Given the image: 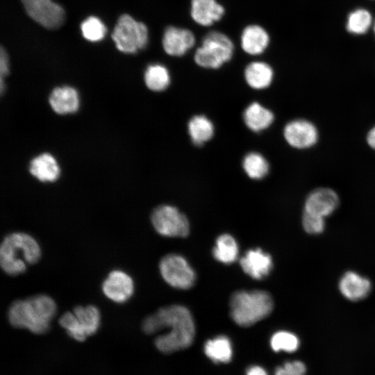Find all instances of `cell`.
<instances>
[{"label": "cell", "mask_w": 375, "mask_h": 375, "mask_svg": "<svg viewBox=\"0 0 375 375\" xmlns=\"http://www.w3.org/2000/svg\"><path fill=\"white\" fill-rule=\"evenodd\" d=\"M339 203L338 194L333 189L318 187L312 190L306 196L303 211L326 217L333 213Z\"/></svg>", "instance_id": "8fae6325"}, {"label": "cell", "mask_w": 375, "mask_h": 375, "mask_svg": "<svg viewBox=\"0 0 375 375\" xmlns=\"http://www.w3.org/2000/svg\"><path fill=\"white\" fill-rule=\"evenodd\" d=\"M188 132L192 142L201 146L212 138L215 126L207 116L195 115L188 122Z\"/></svg>", "instance_id": "7402d4cb"}, {"label": "cell", "mask_w": 375, "mask_h": 375, "mask_svg": "<svg viewBox=\"0 0 375 375\" xmlns=\"http://www.w3.org/2000/svg\"><path fill=\"white\" fill-rule=\"evenodd\" d=\"M365 139L369 148L375 152V124L367 130Z\"/></svg>", "instance_id": "e575fe53"}, {"label": "cell", "mask_w": 375, "mask_h": 375, "mask_svg": "<svg viewBox=\"0 0 375 375\" xmlns=\"http://www.w3.org/2000/svg\"><path fill=\"white\" fill-rule=\"evenodd\" d=\"M142 329L152 334L164 328L169 331L155 340L157 349L165 353H172L190 347L194 340L195 326L190 312L184 306L172 305L159 309L146 317Z\"/></svg>", "instance_id": "6da1fadb"}, {"label": "cell", "mask_w": 375, "mask_h": 375, "mask_svg": "<svg viewBox=\"0 0 375 375\" xmlns=\"http://www.w3.org/2000/svg\"><path fill=\"white\" fill-rule=\"evenodd\" d=\"M144 81L149 90L160 92L168 88L171 83V76L165 66L161 64H151L144 72Z\"/></svg>", "instance_id": "cb8c5ba5"}, {"label": "cell", "mask_w": 375, "mask_h": 375, "mask_svg": "<svg viewBox=\"0 0 375 375\" xmlns=\"http://www.w3.org/2000/svg\"><path fill=\"white\" fill-rule=\"evenodd\" d=\"M283 137L286 144L299 151H306L314 148L319 142V128L309 119L294 118L283 126Z\"/></svg>", "instance_id": "52a82bcc"}, {"label": "cell", "mask_w": 375, "mask_h": 375, "mask_svg": "<svg viewBox=\"0 0 375 375\" xmlns=\"http://www.w3.org/2000/svg\"><path fill=\"white\" fill-rule=\"evenodd\" d=\"M9 74V65H8V57L6 50L1 47L0 49V74H1V81H0V88L1 92L3 93L5 85L3 78Z\"/></svg>", "instance_id": "836d02e7"}, {"label": "cell", "mask_w": 375, "mask_h": 375, "mask_svg": "<svg viewBox=\"0 0 375 375\" xmlns=\"http://www.w3.org/2000/svg\"><path fill=\"white\" fill-rule=\"evenodd\" d=\"M30 174L42 183H53L60 176V167L56 158L50 153L35 156L29 162Z\"/></svg>", "instance_id": "9a60e30c"}, {"label": "cell", "mask_w": 375, "mask_h": 375, "mask_svg": "<svg viewBox=\"0 0 375 375\" xmlns=\"http://www.w3.org/2000/svg\"><path fill=\"white\" fill-rule=\"evenodd\" d=\"M112 38L119 51L135 53L146 47L148 29L142 22L135 20L128 14H124L117 20Z\"/></svg>", "instance_id": "8992f818"}, {"label": "cell", "mask_w": 375, "mask_h": 375, "mask_svg": "<svg viewBox=\"0 0 375 375\" xmlns=\"http://www.w3.org/2000/svg\"><path fill=\"white\" fill-rule=\"evenodd\" d=\"M41 249L38 242L25 233H12L7 235L0 247V263L8 274L16 276L24 273L27 265L38 262Z\"/></svg>", "instance_id": "3957f363"}, {"label": "cell", "mask_w": 375, "mask_h": 375, "mask_svg": "<svg viewBox=\"0 0 375 375\" xmlns=\"http://www.w3.org/2000/svg\"><path fill=\"white\" fill-rule=\"evenodd\" d=\"M242 118L245 126L254 133L269 128L274 123L272 110L257 101L249 103L244 109Z\"/></svg>", "instance_id": "e0dca14e"}, {"label": "cell", "mask_w": 375, "mask_h": 375, "mask_svg": "<svg viewBox=\"0 0 375 375\" xmlns=\"http://www.w3.org/2000/svg\"><path fill=\"white\" fill-rule=\"evenodd\" d=\"M224 7L216 0H192L190 15L199 25L208 26L222 19Z\"/></svg>", "instance_id": "d6986e66"}, {"label": "cell", "mask_w": 375, "mask_h": 375, "mask_svg": "<svg viewBox=\"0 0 375 375\" xmlns=\"http://www.w3.org/2000/svg\"><path fill=\"white\" fill-rule=\"evenodd\" d=\"M244 79L247 84L253 90H265L269 88L274 80V72L267 62L254 61L249 63L244 69Z\"/></svg>", "instance_id": "44dd1931"}, {"label": "cell", "mask_w": 375, "mask_h": 375, "mask_svg": "<svg viewBox=\"0 0 375 375\" xmlns=\"http://www.w3.org/2000/svg\"><path fill=\"white\" fill-rule=\"evenodd\" d=\"M246 375H268L267 372L260 366L253 365L248 368Z\"/></svg>", "instance_id": "d590c367"}, {"label": "cell", "mask_w": 375, "mask_h": 375, "mask_svg": "<svg viewBox=\"0 0 375 375\" xmlns=\"http://www.w3.org/2000/svg\"><path fill=\"white\" fill-rule=\"evenodd\" d=\"M49 103L51 108L58 115L75 113L80 107V97L73 87L64 85L55 88L50 93Z\"/></svg>", "instance_id": "5bb4252c"}, {"label": "cell", "mask_w": 375, "mask_h": 375, "mask_svg": "<svg viewBox=\"0 0 375 375\" xmlns=\"http://www.w3.org/2000/svg\"><path fill=\"white\" fill-rule=\"evenodd\" d=\"M216 260L225 264L234 262L238 254V247L235 239L228 234L220 235L216 240L212 251Z\"/></svg>", "instance_id": "4316f807"}, {"label": "cell", "mask_w": 375, "mask_h": 375, "mask_svg": "<svg viewBox=\"0 0 375 375\" xmlns=\"http://www.w3.org/2000/svg\"><path fill=\"white\" fill-rule=\"evenodd\" d=\"M56 312L53 299L46 294L36 295L13 302L8 312L11 325L26 328L33 333L47 332Z\"/></svg>", "instance_id": "7a4b0ae2"}, {"label": "cell", "mask_w": 375, "mask_h": 375, "mask_svg": "<svg viewBox=\"0 0 375 375\" xmlns=\"http://www.w3.org/2000/svg\"><path fill=\"white\" fill-rule=\"evenodd\" d=\"M372 23V17L370 12L365 9L360 8L349 15L347 29L353 34H362L368 31Z\"/></svg>", "instance_id": "83f0119b"}, {"label": "cell", "mask_w": 375, "mask_h": 375, "mask_svg": "<svg viewBox=\"0 0 375 375\" xmlns=\"http://www.w3.org/2000/svg\"><path fill=\"white\" fill-rule=\"evenodd\" d=\"M302 224L306 233L319 234L324 229V217L303 211Z\"/></svg>", "instance_id": "1f68e13d"}, {"label": "cell", "mask_w": 375, "mask_h": 375, "mask_svg": "<svg viewBox=\"0 0 375 375\" xmlns=\"http://www.w3.org/2000/svg\"><path fill=\"white\" fill-rule=\"evenodd\" d=\"M270 345L274 351L294 352L299 346V338L293 333L281 331L275 333L271 338Z\"/></svg>", "instance_id": "f1b7e54d"}, {"label": "cell", "mask_w": 375, "mask_h": 375, "mask_svg": "<svg viewBox=\"0 0 375 375\" xmlns=\"http://www.w3.org/2000/svg\"><path fill=\"white\" fill-rule=\"evenodd\" d=\"M83 36L91 42H97L103 38L106 27L96 17L91 16L83 21L81 25Z\"/></svg>", "instance_id": "f546056e"}, {"label": "cell", "mask_w": 375, "mask_h": 375, "mask_svg": "<svg viewBox=\"0 0 375 375\" xmlns=\"http://www.w3.org/2000/svg\"><path fill=\"white\" fill-rule=\"evenodd\" d=\"M73 313L81 330L88 337L94 334L100 326L101 315L99 310L94 306H78Z\"/></svg>", "instance_id": "603a6c76"}, {"label": "cell", "mask_w": 375, "mask_h": 375, "mask_svg": "<svg viewBox=\"0 0 375 375\" xmlns=\"http://www.w3.org/2000/svg\"><path fill=\"white\" fill-rule=\"evenodd\" d=\"M242 167L247 176L253 180L265 178L270 168L267 158L256 151L249 152L244 156Z\"/></svg>", "instance_id": "d4e9b609"}, {"label": "cell", "mask_w": 375, "mask_h": 375, "mask_svg": "<svg viewBox=\"0 0 375 375\" xmlns=\"http://www.w3.org/2000/svg\"><path fill=\"white\" fill-rule=\"evenodd\" d=\"M374 33H375V22H374Z\"/></svg>", "instance_id": "8d00e7d4"}, {"label": "cell", "mask_w": 375, "mask_h": 375, "mask_svg": "<svg viewBox=\"0 0 375 375\" xmlns=\"http://www.w3.org/2000/svg\"><path fill=\"white\" fill-rule=\"evenodd\" d=\"M234 45L231 40L224 33L211 31L202 40L194 56L197 65L206 69H216L231 60Z\"/></svg>", "instance_id": "5b68a950"}, {"label": "cell", "mask_w": 375, "mask_h": 375, "mask_svg": "<svg viewBox=\"0 0 375 375\" xmlns=\"http://www.w3.org/2000/svg\"><path fill=\"white\" fill-rule=\"evenodd\" d=\"M151 223L156 231L167 237H186L190 231L187 217L176 207L160 205L151 215Z\"/></svg>", "instance_id": "ba28073f"}, {"label": "cell", "mask_w": 375, "mask_h": 375, "mask_svg": "<svg viewBox=\"0 0 375 375\" xmlns=\"http://www.w3.org/2000/svg\"><path fill=\"white\" fill-rule=\"evenodd\" d=\"M102 291L109 299L122 303L132 296L134 291L133 281L126 272L114 270L109 273L103 282Z\"/></svg>", "instance_id": "7c38bea8"}, {"label": "cell", "mask_w": 375, "mask_h": 375, "mask_svg": "<svg viewBox=\"0 0 375 375\" xmlns=\"http://www.w3.org/2000/svg\"><path fill=\"white\" fill-rule=\"evenodd\" d=\"M230 315L239 326L247 327L267 317L272 311L271 295L263 290L234 292L229 302Z\"/></svg>", "instance_id": "277c9868"}, {"label": "cell", "mask_w": 375, "mask_h": 375, "mask_svg": "<svg viewBox=\"0 0 375 375\" xmlns=\"http://www.w3.org/2000/svg\"><path fill=\"white\" fill-rule=\"evenodd\" d=\"M243 271L255 279L267 276L272 269L271 256L260 249L249 250L240 260Z\"/></svg>", "instance_id": "2e32d148"}, {"label": "cell", "mask_w": 375, "mask_h": 375, "mask_svg": "<svg viewBox=\"0 0 375 375\" xmlns=\"http://www.w3.org/2000/svg\"><path fill=\"white\" fill-rule=\"evenodd\" d=\"M162 42L166 53L178 57L184 56L193 47L195 37L188 29L171 26L165 29Z\"/></svg>", "instance_id": "4fadbf2b"}, {"label": "cell", "mask_w": 375, "mask_h": 375, "mask_svg": "<svg viewBox=\"0 0 375 375\" xmlns=\"http://www.w3.org/2000/svg\"><path fill=\"white\" fill-rule=\"evenodd\" d=\"M27 15L48 29L60 27L65 19L63 8L52 0H21Z\"/></svg>", "instance_id": "30bf717a"}, {"label": "cell", "mask_w": 375, "mask_h": 375, "mask_svg": "<svg viewBox=\"0 0 375 375\" xmlns=\"http://www.w3.org/2000/svg\"><path fill=\"white\" fill-rule=\"evenodd\" d=\"M164 280L179 289L190 288L195 281V273L184 258L177 254L163 257L159 265Z\"/></svg>", "instance_id": "9c48e42d"}, {"label": "cell", "mask_w": 375, "mask_h": 375, "mask_svg": "<svg viewBox=\"0 0 375 375\" xmlns=\"http://www.w3.org/2000/svg\"><path fill=\"white\" fill-rule=\"evenodd\" d=\"M269 42L267 32L260 26L253 24L246 26L241 35V47L249 55L262 53Z\"/></svg>", "instance_id": "ffe728a7"}, {"label": "cell", "mask_w": 375, "mask_h": 375, "mask_svg": "<svg viewBox=\"0 0 375 375\" xmlns=\"http://www.w3.org/2000/svg\"><path fill=\"white\" fill-rule=\"evenodd\" d=\"M59 324L73 339L83 342L87 338V336L78 327L73 312H67L63 314L59 319Z\"/></svg>", "instance_id": "4dcf8cb0"}, {"label": "cell", "mask_w": 375, "mask_h": 375, "mask_svg": "<svg viewBox=\"0 0 375 375\" xmlns=\"http://www.w3.org/2000/svg\"><path fill=\"white\" fill-rule=\"evenodd\" d=\"M306 371V365L301 361L295 360L277 367L275 375H304Z\"/></svg>", "instance_id": "d6a6232c"}, {"label": "cell", "mask_w": 375, "mask_h": 375, "mask_svg": "<svg viewBox=\"0 0 375 375\" xmlns=\"http://www.w3.org/2000/svg\"><path fill=\"white\" fill-rule=\"evenodd\" d=\"M339 289L346 299L356 301L367 297L372 284L367 278L353 272H347L340 281Z\"/></svg>", "instance_id": "ac0fdd59"}, {"label": "cell", "mask_w": 375, "mask_h": 375, "mask_svg": "<svg viewBox=\"0 0 375 375\" xmlns=\"http://www.w3.org/2000/svg\"><path fill=\"white\" fill-rule=\"evenodd\" d=\"M204 352L216 363H227L231 361L233 356L231 343L229 339L224 335L208 340L204 345Z\"/></svg>", "instance_id": "484cf974"}]
</instances>
